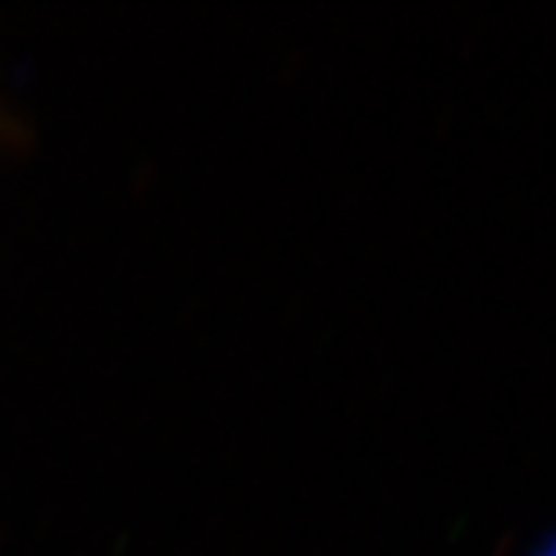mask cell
<instances>
[{"label":"cell","mask_w":556,"mask_h":556,"mask_svg":"<svg viewBox=\"0 0 556 556\" xmlns=\"http://www.w3.org/2000/svg\"><path fill=\"white\" fill-rule=\"evenodd\" d=\"M8 130H11V127H8V116H4V109H0V138H4Z\"/></svg>","instance_id":"7a4b0ae2"},{"label":"cell","mask_w":556,"mask_h":556,"mask_svg":"<svg viewBox=\"0 0 556 556\" xmlns=\"http://www.w3.org/2000/svg\"><path fill=\"white\" fill-rule=\"evenodd\" d=\"M535 556H556V535H549L546 542H542V546L535 549Z\"/></svg>","instance_id":"6da1fadb"}]
</instances>
